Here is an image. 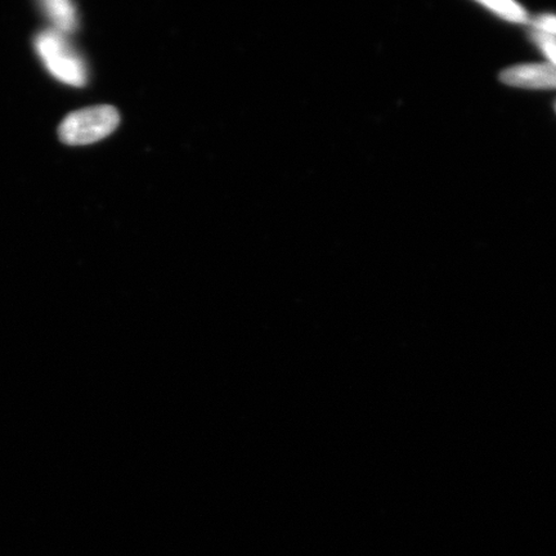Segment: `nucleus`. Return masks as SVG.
<instances>
[{
  "label": "nucleus",
  "mask_w": 556,
  "mask_h": 556,
  "mask_svg": "<svg viewBox=\"0 0 556 556\" xmlns=\"http://www.w3.org/2000/svg\"><path fill=\"white\" fill-rule=\"evenodd\" d=\"M34 46L48 72L55 79L78 88L87 85L86 61L68 43L65 34L54 29L41 31L35 38Z\"/></svg>",
  "instance_id": "f257e3e1"
},
{
  "label": "nucleus",
  "mask_w": 556,
  "mask_h": 556,
  "mask_svg": "<svg viewBox=\"0 0 556 556\" xmlns=\"http://www.w3.org/2000/svg\"><path fill=\"white\" fill-rule=\"evenodd\" d=\"M119 123L117 110L101 104L68 114L60 125L59 135L61 141L70 146L90 144L109 137Z\"/></svg>",
  "instance_id": "f03ea898"
},
{
  "label": "nucleus",
  "mask_w": 556,
  "mask_h": 556,
  "mask_svg": "<svg viewBox=\"0 0 556 556\" xmlns=\"http://www.w3.org/2000/svg\"><path fill=\"white\" fill-rule=\"evenodd\" d=\"M500 79L506 86L527 89H556V67L552 65H519L504 70Z\"/></svg>",
  "instance_id": "7ed1b4c3"
},
{
  "label": "nucleus",
  "mask_w": 556,
  "mask_h": 556,
  "mask_svg": "<svg viewBox=\"0 0 556 556\" xmlns=\"http://www.w3.org/2000/svg\"><path fill=\"white\" fill-rule=\"evenodd\" d=\"M46 15L55 26L54 30L62 34L72 33L78 26V13L75 5L68 0H47L40 4Z\"/></svg>",
  "instance_id": "20e7f679"
},
{
  "label": "nucleus",
  "mask_w": 556,
  "mask_h": 556,
  "mask_svg": "<svg viewBox=\"0 0 556 556\" xmlns=\"http://www.w3.org/2000/svg\"><path fill=\"white\" fill-rule=\"evenodd\" d=\"M481 4L496 13L497 16L510 21V23L525 24L528 21L523 7L516 2H510V0H485Z\"/></svg>",
  "instance_id": "39448f33"
},
{
  "label": "nucleus",
  "mask_w": 556,
  "mask_h": 556,
  "mask_svg": "<svg viewBox=\"0 0 556 556\" xmlns=\"http://www.w3.org/2000/svg\"><path fill=\"white\" fill-rule=\"evenodd\" d=\"M533 40L541 47V50L544 51L546 58L551 60L556 67V38L551 37V35H546L544 33H534Z\"/></svg>",
  "instance_id": "423d86ee"
},
{
  "label": "nucleus",
  "mask_w": 556,
  "mask_h": 556,
  "mask_svg": "<svg viewBox=\"0 0 556 556\" xmlns=\"http://www.w3.org/2000/svg\"><path fill=\"white\" fill-rule=\"evenodd\" d=\"M533 26L536 27L539 33L551 35L556 38V16L555 15H542L533 21Z\"/></svg>",
  "instance_id": "0eeeda50"
}]
</instances>
